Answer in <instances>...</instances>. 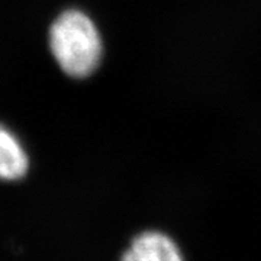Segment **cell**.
<instances>
[{"label":"cell","mask_w":261,"mask_h":261,"mask_svg":"<svg viewBox=\"0 0 261 261\" xmlns=\"http://www.w3.org/2000/svg\"><path fill=\"white\" fill-rule=\"evenodd\" d=\"M29 159L20 141L0 125V180L15 181L27 176Z\"/></svg>","instance_id":"obj_3"},{"label":"cell","mask_w":261,"mask_h":261,"mask_svg":"<svg viewBox=\"0 0 261 261\" xmlns=\"http://www.w3.org/2000/svg\"><path fill=\"white\" fill-rule=\"evenodd\" d=\"M119 261H186V258L173 237L159 229H147L130 240Z\"/></svg>","instance_id":"obj_2"},{"label":"cell","mask_w":261,"mask_h":261,"mask_svg":"<svg viewBox=\"0 0 261 261\" xmlns=\"http://www.w3.org/2000/svg\"><path fill=\"white\" fill-rule=\"evenodd\" d=\"M49 49L65 74L84 79L100 64L103 44L93 20L80 10H65L49 28Z\"/></svg>","instance_id":"obj_1"}]
</instances>
